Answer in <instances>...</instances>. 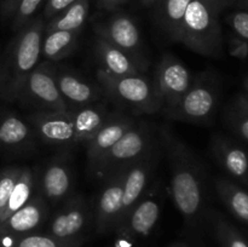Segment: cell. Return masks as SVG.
Listing matches in <instances>:
<instances>
[{
    "label": "cell",
    "instance_id": "obj_1",
    "mask_svg": "<svg viewBox=\"0 0 248 247\" xmlns=\"http://www.w3.org/2000/svg\"><path fill=\"white\" fill-rule=\"evenodd\" d=\"M171 176V196L174 206L190 229L203 223L207 213V193L203 167L190 148L169 126L159 131Z\"/></svg>",
    "mask_w": 248,
    "mask_h": 247
},
{
    "label": "cell",
    "instance_id": "obj_2",
    "mask_svg": "<svg viewBox=\"0 0 248 247\" xmlns=\"http://www.w3.org/2000/svg\"><path fill=\"white\" fill-rule=\"evenodd\" d=\"M109 113L103 104H92L65 111H34L26 120L44 144L70 148L86 144Z\"/></svg>",
    "mask_w": 248,
    "mask_h": 247
},
{
    "label": "cell",
    "instance_id": "obj_3",
    "mask_svg": "<svg viewBox=\"0 0 248 247\" xmlns=\"http://www.w3.org/2000/svg\"><path fill=\"white\" fill-rule=\"evenodd\" d=\"M45 24L43 17H34L10 41L0 72V98L16 102L24 81L40 63Z\"/></svg>",
    "mask_w": 248,
    "mask_h": 247
},
{
    "label": "cell",
    "instance_id": "obj_4",
    "mask_svg": "<svg viewBox=\"0 0 248 247\" xmlns=\"http://www.w3.org/2000/svg\"><path fill=\"white\" fill-rule=\"evenodd\" d=\"M219 14V10L206 0H191L184 15L181 43L205 57H222L223 34Z\"/></svg>",
    "mask_w": 248,
    "mask_h": 247
},
{
    "label": "cell",
    "instance_id": "obj_5",
    "mask_svg": "<svg viewBox=\"0 0 248 247\" xmlns=\"http://www.w3.org/2000/svg\"><path fill=\"white\" fill-rule=\"evenodd\" d=\"M96 77L104 96L120 108L130 111L133 116L150 115L161 111L153 81L145 74L114 77L99 68Z\"/></svg>",
    "mask_w": 248,
    "mask_h": 247
},
{
    "label": "cell",
    "instance_id": "obj_6",
    "mask_svg": "<svg viewBox=\"0 0 248 247\" xmlns=\"http://www.w3.org/2000/svg\"><path fill=\"white\" fill-rule=\"evenodd\" d=\"M219 99L217 82L211 74L194 77L188 91L172 109L164 113L170 120L183 121L195 125H203L211 120Z\"/></svg>",
    "mask_w": 248,
    "mask_h": 247
},
{
    "label": "cell",
    "instance_id": "obj_7",
    "mask_svg": "<svg viewBox=\"0 0 248 247\" xmlns=\"http://www.w3.org/2000/svg\"><path fill=\"white\" fill-rule=\"evenodd\" d=\"M155 145L154 130L147 121H137L110 149L93 171V176L107 178L116 171L130 166Z\"/></svg>",
    "mask_w": 248,
    "mask_h": 247
},
{
    "label": "cell",
    "instance_id": "obj_8",
    "mask_svg": "<svg viewBox=\"0 0 248 247\" xmlns=\"http://www.w3.org/2000/svg\"><path fill=\"white\" fill-rule=\"evenodd\" d=\"M16 102L35 111L68 110L56 82L52 62L45 61L36 65L24 81Z\"/></svg>",
    "mask_w": 248,
    "mask_h": 247
},
{
    "label": "cell",
    "instance_id": "obj_9",
    "mask_svg": "<svg viewBox=\"0 0 248 247\" xmlns=\"http://www.w3.org/2000/svg\"><path fill=\"white\" fill-rule=\"evenodd\" d=\"M161 210L162 200L159 193L147 191L114 230L116 235L114 247H133L138 241L147 239L156 227Z\"/></svg>",
    "mask_w": 248,
    "mask_h": 247
},
{
    "label": "cell",
    "instance_id": "obj_10",
    "mask_svg": "<svg viewBox=\"0 0 248 247\" xmlns=\"http://www.w3.org/2000/svg\"><path fill=\"white\" fill-rule=\"evenodd\" d=\"M194 75L171 53L160 58L153 77V86L164 114L173 108L193 84Z\"/></svg>",
    "mask_w": 248,
    "mask_h": 247
},
{
    "label": "cell",
    "instance_id": "obj_11",
    "mask_svg": "<svg viewBox=\"0 0 248 247\" xmlns=\"http://www.w3.org/2000/svg\"><path fill=\"white\" fill-rule=\"evenodd\" d=\"M48 222L46 234L60 240H86L85 232L93 222V212L89 201L80 194H74L62 203Z\"/></svg>",
    "mask_w": 248,
    "mask_h": 247
},
{
    "label": "cell",
    "instance_id": "obj_12",
    "mask_svg": "<svg viewBox=\"0 0 248 247\" xmlns=\"http://www.w3.org/2000/svg\"><path fill=\"white\" fill-rule=\"evenodd\" d=\"M38 191L48 205H61L74 195V177L65 154L51 157L38 173Z\"/></svg>",
    "mask_w": 248,
    "mask_h": 247
},
{
    "label": "cell",
    "instance_id": "obj_13",
    "mask_svg": "<svg viewBox=\"0 0 248 247\" xmlns=\"http://www.w3.org/2000/svg\"><path fill=\"white\" fill-rule=\"evenodd\" d=\"M127 167L116 171L115 173L103 179V186L93 211V227L97 234L104 235L114 232L120 222L123 210L124 178Z\"/></svg>",
    "mask_w": 248,
    "mask_h": 247
},
{
    "label": "cell",
    "instance_id": "obj_14",
    "mask_svg": "<svg viewBox=\"0 0 248 247\" xmlns=\"http://www.w3.org/2000/svg\"><path fill=\"white\" fill-rule=\"evenodd\" d=\"M48 215L47 201L39 193L34 194L26 205L0 224V245L4 246L12 240L36 232L48 219Z\"/></svg>",
    "mask_w": 248,
    "mask_h": 247
},
{
    "label": "cell",
    "instance_id": "obj_15",
    "mask_svg": "<svg viewBox=\"0 0 248 247\" xmlns=\"http://www.w3.org/2000/svg\"><path fill=\"white\" fill-rule=\"evenodd\" d=\"M135 116L124 114L123 111H110L104 123L86 142L87 161L91 173L96 170L101 160L109 149L137 124Z\"/></svg>",
    "mask_w": 248,
    "mask_h": 247
},
{
    "label": "cell",
    "instance_id": "obj_16",
    "mask_svg": "<svg viewBox=\"0 0 248 247\" xmlns=\"http://www.w3.org/2000/svg\"><path fill=\"white\" fill-rule=\"evenodd\" d=\"M156 144L150 148L142 157L136 160L126 169L124 178L123 210H121L120 224L133 207L140 202V199L147 193L148 184L154 174L155 167L159 161ZM118 224V225H119Z\"/></svg>",
    "mask_w": 248,
    "mask_h": 247
},
{
    "label": "cell",
    "instance_id": "obj_17",
    "mask_svg": "<svg viewBox=\"0 0 248 247\" xmlns=\"http://www.w3.org/2000/svg\"><path fill=\"white\" fill-rule=\"evenodd\" d=\"M96 36L109 41L116 47L140 58H147L140 28L135 19L127 14L116 12L107 21L94 24Z\"/></svg>",
    "mask_w": 248,
    "mask_h": 247
},
{
    "label": "cell",
    "instance_id": "obj_18",
    "mask_svg": "<svg viewBox=\"0 0 248 247\" xmlns=\"http://www.w3.org/2000/svg\"><path fill=\"white\" fill-rule=\"evenodd\" d=\"M53 73L68 109L92 106L103 97V90L98 84L90 81L75 70L53 63Z\"/></svg>",
    "mask_w": 248,
    "mask_h": 247
},
{
    "label": "cell",
    "instance_id": "obj_19",
    "mask_svg": "<svg viewBox=\"0 0 248 247\" xmlns=\"http://www.w3.org/2000/svg\"><path fill=\"white\" fill-rule=\"evenodd\" d=\"M93 51L99 68L114 77L142 75L149 68L148 58H140L126 52L99 36L94 38Z\"/></svg>",
    "mask_w": 248,
    "mask_h": 247
},
{
    "label": "cell",
    "instance_id": "obj_20",
    "mask_svg": "<svg viewBox=\"0 0 248 247\" xmlns=\"http://www.w3.org/2000/svg\"><path fill=\"white\" fill-rule=\"evenodd\" d=\"M35 133L31 124L14 113L0 115V153L24 154L35 147Z\"/></svg>",
    "mask_w": 248,
    "mask_h": 247
},
{
    "label": "cell",
    "instance_id": "obj_21",
    "mask_svg": "<svg viewBox=\"0 0 248 247\" xmlns=\"http://www.w3.org/2000/svg\"><path fill=\"white\" fill-rule=\"evenodd\" d=\"M211 150L218 164L235 179L248 184V153L224 136H213Z\"/></svg>",
    "mask_w": 248,
    "mask_h": 247
},
{
    "label": "cell",
    "instance_id": "obj_22",
    "mask_svg": "<svg viewBox=\"0 0 248 247\" xmlns=\"http://www.w3.org/2000/svg\"><path fill=\"white\" fill-rule=\"evenodd\" d=\"M80 35L81 31H53L44 33L41 41V57L52 63L65 60L77 50Z\"/></svg>",
    "mask_w": 248,
    "mask_h": 247
},
{
    "label": "cell",
    "instance_id": "obj_23",
    "mask_svg": "<svg viewBox=\"0 0 248 247\" xmlns=\"http://www.w3.org/2000/svg\"><path fill=\"white\" fill-rule=\"evenodd\" d=\"M156 19L160 28L171 40L181 43L184 15L191 0H159Z\"/></svg>",
    "mask_w": 248,
    "mask_h": 247
},
{
    "label": "cell",
    "instance_id": "obj_24",
    "mask_svg": "<svg viewBox=\"0 0 248 247\" xmlns=\"http://www.w3.org/2000/svg\"><path fill=\"white\" fill-rule=\"evenodd\" d=\"M90 14V0H78L62 12L48 19L45 24V33L53 31H82Z\"/></svg>",
    "mask_w": 248,
    "mask_h": 247
},
{
    "label": "cell",
    "instance_id": "obj_25",
    "mask_svg": "<svg viewBox=\"0 0 248 247\" xmlns=\"http://www.w3.org/2000/svg\"><path fill=\"white\" fill-rule=\"evenodd\" d=\"M216 191L228 210L241 222L248 224V193L228 179L218 178L215 182Z\"/></svg>",
    "mask_w": 248,
    "mask_h": 247
},
{
    "label": "cell",
    "instance_id": "obj_26",
    "mask_svg": "<svg viewBox=\"0 0 248 247\" xmlns=\"http://www.w3.org/2000/svg\"><path fill=\"white\" fill-rule=\"evenodd\" d=\"M36 182H38V173L31 167H22L21 173H19L16 184L12 189L6 208L4 211V215H2V222L6 220L12 213L16 212L17 210H19L22 206H24L31 200L36 188Z\"/></svg>",
    "mask_w": 248,
    "mask_h": 247
},
{
    "label": "cell",
    "instance_id": "obj_27",
    "mask_svg": "<svg viewBox=\"0 0 248 247\" xmlns=\"http://www.w3.org/2000/svg\"><path fill=\"white\" fill-rule=\"evenodd\" d=\"M225 118L230 128L248 142V98L246 94H239L228 106Z\"/></svg>",
    "mask_w": 248,
    "mask_h": 247
},
{
    "label": "cell",
    "instance_id": "obj_28",
    "mask_svg": "<svg viewBox=\"0 0 248 247\" xmlns=\"http://www.w3.org/2000/svg\"><path fill=\"white\" fill-rule=\"evenodd\" d=\"M84 242V240L68 241V240H60L48 234L33 232V234L12 240L2 247H81Z\"/></svg>",
    "mask_w": 248,
    "mask_h": 247
},
{
    "label": "cell",
    "instance_id": "obj_29",
    "mask_svg": "<svg viewBox=\"0 0 248 247\" xmlns=\"http://www.w3.org/2000/svg\"><path fill=\"white\" fill-rule=\"evenodd\" d=\"M215 234L222 247H248V241L229 222L215 215L212 218Z\"/></svg>",
    "mask_w": 248,
    "mask_h": 247
},
{
    "label": "cell",
    "instance_id": "obj_30",
    "mask_svg": "<svg viewBox=\"0 0 248 247\" xmlns=\"http://www.w3.org/2000/svg\"><path fill=\"white\" fill-rule=\"evenodd\" d=\"M21 169L22 167L18 166H9L0 171V224L2 222V215L6 208L12 189L21 173Z\"/></svg>",
    "mask_w": 248,
    "mask_h": 247
},
{
    "label": "cell",
    "instance_id": "obj_31",
    "mask_svg": "<svg viewBox=\"0 0 248 247\" xmlns=\"http://www.w3.org/2000/svg\"><path fill=\"white\" fill-rule=\"evenodd\" d=\"M46 0H21L17 7L15 16L12 18V29L14 31H19L26 24H28L35 17L36 12Z\"/></svg>",
    "mask_w": 248,
    "mask_h": 247
},
{
    "label": "cell",
    "instance_id": "obj_32",
    "mask_svg": "<svg viewBox=\"0 0 248 247\" xmlns=\"http://www.w3.org/2000/svg\"><path fill=\"white\" fill-rule=\"evenodd\" d=\"M227 22L237 36L248 41V11L236 10L227 17Z\"/></svg>",
    "mask_w": 248,
    "mask_h": 247
},
{
    "label": "cell",
    "instance_id": "obj_33",
    "mask_svg": "<svg viewBox=\"0 0 248 247\" xmlns=\"http://www.w3.org/2000/svg\"><path fill=\"white\" fill-rule=\"evenodd\" d=\"M78 0H46L44 4V11H43V18L44 19H51L69 7L70 5L74 4Z\"/></svg>",
    "mask_w": 248,
    "mask_h": 247
},
{
    "label": "cell",
    "instance_id": "obj_34",
    "mask_svg": "<svg viewBox=\"0 0 248 247\" xmlns=\"http://www.w3.org/2000/svg\"><path fill=\"white\" fill-rule=\"evenodd\" d=\"M228 47H229V53L232 57L237 60H246L248 58V41L240 36L234 35L230 36L228 41Z\"/></svg>",
    "mask_w": 248,
    "mask_h": 247
},
{
    "label": "cell",
    "instance_id": "obj_35",
    "mask_svg": "<svg viewBox=\"0 0 248 247\" xmlns=\"http://www.w3.org/2000/svg\"><path fill=\"white\" fill-rule=\"evenodd\" d=\"M19 2H21V0H1V2H0V14H1L2 18L11 19L12 21Z\"/></svg>",
    "mask_w": 248,
    "mask_h": 247
},
{
    "label": "cell",
    "instance_id": "obj_36",
    "mask_svg": "<svg viewBox=\"0 0 248 247\" xmlns=\"http://www.w3.org/2000/svg\"><path fill=\"white\" fill-rule=\"evenodd\" d=\"M127 0H97L98 6L103 10H108V11H114L121 5H124Z\"/></svg>",
    "mask_w": 248,
    "mask_h": 247
},
{
    "label": "cell",
    "instance_id": "obj_37",
    "mask_svg": "<svg viewBox=\"0 0 248 247\" xmlns=\"http://www.w3.org/2000/svg\"><path fill=\"white\" fill-rule=\"evenodd\" d=\"M206 1H208L211 5H213L216 9H218L222 12V10L224 9V7H227L228 5L232 2V0H206Z\"/></svg>",
    "mask_w": 248,
    "mask_h": 247
},
{
    "label": "cell",
    "instance_id": "obj_38",
    "mask_svg": "<svg viewBox=\"0 0 248 247\" xmlns=\"http://www.w3.org/2000/svg\"><path fill=\"white\" fill-rule=\"evenodd\" d=\"M232 2H235L239 9L248 11V0H232Z\"/></svg>",
    "mask_w": 248,
    "mask_h": 247
},
{
    "label": "cell",
    "instance_id": "obj_39",
    "mask_svg": "<svg viewBox=\"0 0 248 247\" xmlns=\"http://www.w3.org/2000/svg\"><path fill=\"white\" fill-rule=\"evenodd\" d=\"M140 5H142V6L148 7V6H152V5L156 4L159 0H140Z\"/></svg>",
    "mask_w": 248,
    "mask_h": 247
},
{
    "label": "cell",
    "instance_id": "obj_40",
    "mask_svg": "<svg viewBox=\"0 0 248 247\" xmlns=\"http://www.w3.org/2000/svg\"><path fill=\"white\" fill-rule=\"evenodd\" d=\"M170 247H189L188 245L186 244H182V242H177V244H173V245H171V246Z\"/></svg>",
    "mask_w": 248,
    "mask_h": 247
},
{
    "label": "cell",
    "instance_id": "obj_41",
    "mask_svg": "<svg viewBox=\"0 0 248 247\" xmlns=\"http://www.w3.org/2000/svg\"><path fill=\"white\" fill-rule=\"evenodd\" d=\"M244 86H245V90H246V97L248 98V75H247L246 79H245V81H244Z\"/></svg>",
    "mask_w": 248,
    "mask_h": 247
},
{
    "label": "cell",
    "instance_id": "obj_42",
    "mask_svg": "<svg viewBox=\"0 0 248 247\" xmlns=\"http://www.w3.org/2000/svg\"><path fill=\"white\" fill-rule=\"evenodd\" d=\"M111 247H114V246H111Z\"/></svg>",
    "mask_w": 248,
    "mask_h": 247
}]
</instances>
